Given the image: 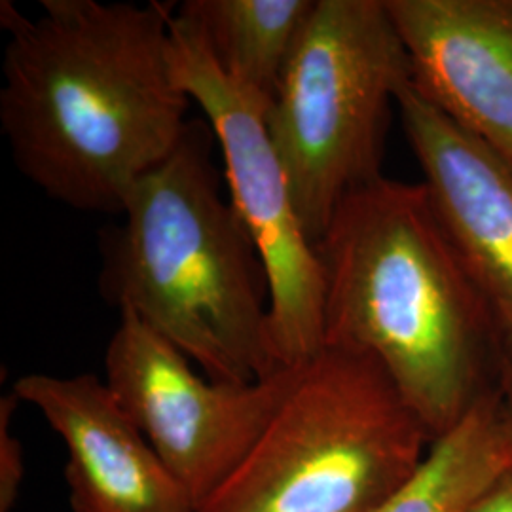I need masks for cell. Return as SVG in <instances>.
Masks as SVG:
<instances>
[{"instance_id":"3957f363","label":"cell","mask_w":512,"mask_h":512,"mask_svg":"<svg viewBox=\"0 0 512 512\" xmlns=\"http://www.w3.org/2000/svg\"><path fill=\"white\" fill-rule=\"evenodd\" d=\"M215 133L190 120L175 152L137 184L101 238V294L164 336L215 382L255 384L279 368L272 287L249 228L224 198Z\"/></svg>"},{"instance_id":"8992f818","label":"cell","mask_w":512,"mask_h":512,"mask_svg":"<svg viewBox=\"0 0 512 512\" xmlns=\"http://www.w3.org/2000/svg\"><path fill=\"white\" fill-rule=\"evenodd\" d=\"M169 57L184 92L215 133L230 202L255 239L272 287L275 361L298 366L325 346V283L317 247L294 207L266 114L270 101L228 78L198 29L171 18Z\"/></svg>"},{"instance_id":"6da1fadb","label":"cell","mask_w":512,"mask_h":512,"mask_svg":"<svg viewBox=\"0 0 512 512\" xmlns=\"http://www.w3.org/2000/svg\"><path fill=\"white\" fill-rule=\"evenodd\" d=\"M8 33L0 128L19 173L78 211L120 215L131 190L179 147L192 99L169 57L175 4L42 0Z\"/></svg>"},{"instance_id":"30bf717a","label":"cell","mask_w":512,"mask_h":512,"mask_svg":"<svg viewBox=\"0 0 512 512\" xmlns=\"http://www.w3.org/2000/svg\"><path fill=\"white\" fill-rule=\"evenodd\" d=\"M67 446L65 480L74 512H196L147 437L93 374H27L14 384Z\"/></svg>"},{"instance_id":"7c38bea8","label":"cell","mask_w":512,"mask_h":512,"mask_svg":"<svg viewBox=\"0 0 512 512\" xmlns=\"http://www.w3.org/2000/svg\"><path fill=\"white\" fill-rule=\"evenodd\" d=\"M511 465V433L497 385L433 440L420 471L372 512H469Z\"/></svg>"},{"instance_id":"9a60e30c","label":"cell","mask_w":512,"mask_h":512,"mask_svg":"<svg viewBox=\"0 0 512 512\" xmlns=\"http://www.w3.org/2000/svg\"><path fill=\"white\" fill-rule=\"evenodd\" d=\"M499 397H501V403H503L505 420H507V427H509L512 440V365L509 361H505L503 366H501V374H499Z\"/></svg>"},{"instance_id":"5bb4252c","label":"cell","mask_w":512,"mask_h":512,"mask_svg":"<svg viewBox=\"0 0 512 512\" xmlns=\"http://www.w3.org/2000/svg\"><path fill=\"white\" fill-rule=\"evenodd\" d=\"M469 512H512V465L495 478Z\"/></svg>"},{"instance_id":"5b68a950","label":"cell","mask_w":512,"mask_h":512,"mask_svg":"<svg viewBox=\"0 0 512 512\" xmlns=\"http://www.w3.org/2000/svg\"><path fill=\"white\" fill-rule=\"evenodd\" d=\"M412 65L385 0H315L266 114L313 243L338 205L380 179Z\"/></svg>"},{"instance_id":"8fae6325","label":"cell","mask_w":512,"mask_h":512,"mask_svg":"<svg viewBox=\"0 0 512 512\" xmlns=\"http://www.w3.org/2000/svg\"><path fill=\"white\" fill-rule=\"evenodd\" d=\"M315 0H186L192 23L228 78L272 103Z\"/></svg>"},{"instance_id":"277c9868","label":"cell","mask_w":512,"mask_h":512,"mask_svg":"<svg viewBox=\"0 0 512 512\" xmlns=\"http://www.w3.org/2000/svg\"><path fill=\"white\" fill-rule=\"evenodd\" d=\"M433 444L384 366L325 346L298 366L274 418L196 512H372Z\"/></svg>"},{"instance_id":"9c48e42d","label":"cell","mask_w":512,"mask_h":512,"mask_svg":"<svg viewBox=\"0 0 512 512\" xmlns=\"http://www.w3.org/2000/svg\"><path fill=\"white\" fill-rule=\"evenodd\" d=\"M412 88L512 164V0H385Z\"/></svg>"},{"instance_id":"ba28073f","label":"cell","mask_w":512,"mask_h":512,"mask_svg":"<svg viewBox=\"0 0 512 512\" xmlns=\"http://www.w3.org/2000/svg\"><path fill=\"white\" fill-rule=\"evenodd\" d=\"M404 135L459 260L494 317L512 365V164L408 86Z\"/></svg>"},{"instance_id":"7a4b0ae2","label":"cell","mask_w":512,"mask_h":512,"mask_svg":"<svg viewBox=\"0 0 512 512\" xmlns=\"http://www.w3.org/2000/svg\"><path fill=\"white\" fill-rule=\"evenodd\" d=\"M315 247L325 346L374 357L433 440L494 393L505 363L494 317L423 183L365 184Z\"/></svg>"},{"instance_id":"52a82bcc","label":"cell","mask_w":512,"mask_h":512,"mask_svg":"<svg viewBox=\"0 0 512 512\" xmlns=\"http://www.w3.org/2000/svg\"><path fill=\"white\" fill-rule=\"evenodd\" d=\"M298 366H283L255 384L215 382L124 311L105 355V384L198 511L247 458Z\"/></svg>"},{"instance_id":"4fadbf2b","label":"cell","mask_w":512,"mask_h":512,"mask_svg":"<svg viewBox=\"0 0 512 512\" xmlns=\"http://www.w3.org/2000/svg\"><path fill=\"white\" fill-rule=\"evenodd\" d=\"M18 403L14 393L0 401V512H12L25 478L23 446L12 431Z\"/></svg>"}]
</instances>
